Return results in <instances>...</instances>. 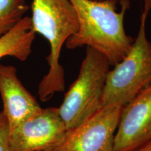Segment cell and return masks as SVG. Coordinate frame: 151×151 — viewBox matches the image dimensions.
Here are the masks:
<instances>
[{
    "label": "cell",
    "instance_id": "5b68a950",
    "mask_svg": "<svg viewBox=\"0 0 151 151\" xmlns=\"http://www.w3.org/2000/svg\"><path fill=\"white\" fill-rule=\"evenodd\" d=\"M122 108H101L76 127L68 129L53 151H113Z\"/></svg>",
    "mask_w": 151,
    "mask_h": 151
},
{
    "label": "cell",
    "instance_id": "ba28073f",
    "mask_svg": "<svg viewBox=\"0 0 151 151\" xmlns=\"http://www.w3.org/2000/svg\"><path fill=\"white\" fill-rule=\"evenodd\" d=\"M0 94L3 112L10 130L41 109L35 97L24 88L14 66L0 64Z\"/></svg>",
    "mask_w": 151,
    "mask_h": 151
},
{
    "label": "cell",
    "instance_id": "52a82bcc",
    "mask_svg": "<svg viewBox=\"0 0 151 151\" xmlns=\"http://www.w3.org/2000/svg\"><path fill=\"white\" fill-rule=\"evenodd\" d=\"M151 141V84L122 108L113 151H136Z\"/></svg>",
    "mask_w": 151,
    "mask_h": 151
},
{
    "label": "cell",
    "instance_id": "9c48e42d",
    "mask_svg": "<svg viewBox=\"0 0 151 151\" xmlns=\"http://www.w3.org/2000/svg\"><path fill=\"white\" fill-rule=\"evenodd\" d=\"M35 35L31 18L24 17L10 32L0 38V59L10 56L25 61L31 54Z\"/></svg>",
    "mask_w": 151,
    "mask_h": 151
},
{
    "label": "cell",
    "instance_id": "4fadbf2b",
    "mask_svg": "<svg viewBox=\"0 0 151 151\" xmlns=\"http://www.w3.org/2000/svg\"><path fill=\"white\" fill-rule=\"evenodd\" d=\"M136 151H151V141L146 143V145H144V146Z\"/></svg>",
    "mask_w": 151,
    "mask_h": 151
},
{
    "label": "cell",
    "instance_id": "30bf717a",
    "mask_svg": "<svg viewBox=\"0 0 151 151\" xmlns=\"http://www.w3.org/2000/svg\"><path fill=\"white\" fill-rule=\"evenodd\" d=\"M29 9L26 0H0V38L24 18Z\"/></svg>",
    "mask_w": 151,
    "mask_h": 151
},
{
    "label": "cell",
    "instance_id": "7c38bea8",
    "mask_svg": "<svg viewBox=\"0 0 151 151\" xmlns=\"http://www.w3.org/2000/svg\"><path fill=\"white\" fill-rule=\"evenodd\" d=\"M143 9L142 14L148 16L149 12L151 10V0H143Z\"/></svg>",
    "mask_w": 151,
    "mask_h": 151
},
{
    "label": "cell",
    "instance_id": "3957f363",
    "mask_svg": "<svg viewBox=\"0 0 151 151\" xmlns=\"http://www.w3.org/2000/svg\"><path fill=\"white\" fill-rule=\"evenodd\" d=\"M147 18L141 14L140 27L131 48L107 73L101 108L124 107L151 84V42L146 35Z\"/></svg>",
    "mask_w": 151,
    "mask_h": 151
},
{
    "label": "cell",
    "instance_id": "7a4b0ae2",
    "mask_svg": "<svg viewBox=\"0 0 151 151\" xmlns=\"http://www.w3.org/2000/svg\"><path fill=\"white\" fill-rule=\"evenodd\" d=\"M32 24L35 33L42 35L50 45L46 58L49 70L39 85L41 101H47L56 92L65 89V70L60 63L62 46L78 29L75 9L69 0H32Z\"/></svg>",
    "mask_w": 151,
    "mask_h": 151
},
{
    "label": "cell",
    "instance_id": "277c9868",
    "mask_svg": "<svg viewBox=\"0 0 151 151\" xmlns=\"http://www.w3.org/2000/svg\"><path fill=\"white\" fill-rule=\"evenodd\" d=\"M110 66L104 55L87 47L78 77L58 108L67 130L76 127L101 108L104 87Z\"/></svg>",
    "mask_w": 151,
    "mask_h": 151
},
{
    "label": "cell",
    "instance_id": "8992f818",
    "mask_svg": "<svg viewBox=\"0 0 151 151\" xmlns=\"http://www.w3.org/2000/svg\"><path fill=\"white\" fill-rule=\"evenodd\" d=\"M67 131L58 108H41L10 130L11 151H53Z\"/></svg>",
    "mask_w": 151,
    "mask_h": 151
},
{
    "label": "cell",
    "instance_id": "8fae6325",
    "mask_svg": "<svg viewBox=\"0 0 151 151\" xmlns=\"http://www.w3.org/2000/svg\"><path fill=\"white\" fill-rule=\"evenodd\" d=\"M0 151H11L10 127L3 111H0Z\"/></svg>",
    "mask_w": 151,
    "mask_h": 151
},
{
    "label": "cell",
    "instance_id": "6da1fadb",
    "mask_svg": "<svg viewBox=\"0 0 151 151\" xmlns=\"http://www.w3.org/2000/svg\"><path fill=\"white\" fill-rule=\"evenodd\" d=\"M78 22L77 32L68 39L66 47L86 46L104 55L111 65L123 59L134 39L126 34L124 19L130 0H69Z\"/></svg>",
    "mask_w": 151,
    "mask_h": 151
}]
</instances>
